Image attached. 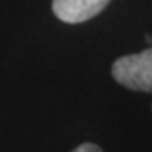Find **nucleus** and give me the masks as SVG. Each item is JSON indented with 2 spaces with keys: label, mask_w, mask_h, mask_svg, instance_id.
Masks as SVG:
<instances>
[{
  "label": "nucleus",
  "mask_w": 152,
  "mask_h": 152,
  "mask_svg": "<svg viewBox=\"0 0 152 152\" xmlns=\"http://www.w3.org/2000/svg\"><path fill=\"white\" fill-rule=\"evenodd\" d=\"M112 76L132 91L152 93V48L118 58L112 64Z\"/></svg>",
  "instance_id": "f257e3e1"
},
{
  "label": "nucleus",
  "mask_w": 152,
  "mask_h": 152,
  "mask_svg": "<svg viewBox=\"0 0 152 152\" xmlns=\"http://www.w3.org/2000/svg\"><path fill=\"white\" fill-rule=\"evenodd\" d=\"M112 0H53V12L63 22L80 24L96 17Z\"/></svg>",
  "instance_id": "f03ea898"
},
{
  "label": "nucleus",
  "mask_w": 152,
  "mask_h": 152,
  "mask_svg": "<svg viewBox=\"0 0 152 152\" xmlns=\"http://www.w3.org/2000/svg\"><path fill=\"white\" fill-rule=\"evenodd\" d=\"M73 152H103V151H102L98 145H95V144H88V142H86V144L78 145Z\"/></svg>",
  "instance_id": "7ed1b4c3"
},
{
  "label": "nucleus",
  "mask_w": 152,
  "mask_h": 152,
  "mask_svg": "<svg viewBox=\"0 0 152 152\" xmlns=\"http://www.w3.org/2000/svg\"><path fill=\"white\" fill-rule=\"evenodd\" d=\"M151 108H152V107H151Z\"/></svg>",
  "instance_id": "20e7f679"
}]
</instances>
